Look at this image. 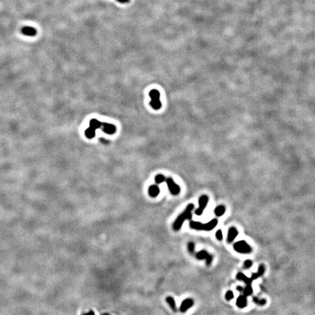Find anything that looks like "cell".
I'll return each mask as SVG.
<instances>
[{
	"label": "cell",
	"instance_id": "cell-1",
	"mask_svg": "<svg viewBox=\"0 0 315 315\" xmlns=\"http://www.w3.org/2000/svg\"><path fill=\"white\" fill-rule=\"evenodd\" d=\"M194 209L193 204H189L185 208V210L182 214H180L173 225V228L174 231H179L182 228V225H183L184 222L186 220H191L192 218V211Z\"/></svg>",
	"mask_w": 315,
	"mask_h": 315
},
{
	"label": "cell",
	"instance_id": "cell-2",
	"mask_svg": "<svg viewBox=\"0 0 315 315\" xmlns=\"http://www.w3.org/2000/svg\"><path fill=\"white\" fill-rule=\"evenodd\" d=\"M218 223V220L217 219L212 220L211 221L208 222L206 223H201L198 221H194V220H190V228L197 231H210L213 230L217 226Z\"/></svg>",
	"mask_w": 315,
	"mask_h": 315
},
{
	"label": "cell",
	"instance_id": "cell-3",
	"mask_svg": "<svg viewBox=\"0 0 315 315\" xmlns=\"http://www.w3.org/2000/svg\"><path fill=\"white\" fill-rule=\"evenodd\" d=\"M149 96L150 99V106L155 110L160 109L161 107V102L160 100V92L156 89H153L149 93Z\"/></svg>",
	"mask_w": 315,
	"mask_h": 315
},
{
	"label": "cell",
	"instance_id": "cell-4",
	"mask_svg": "<svg viewBox=\"0 0 315 315\" xmlns=\"http://www.w3.org/2000/svg\"><path fill=\"white\" fill-rule=\"evenodd\" d=\"M233 249L236 252L242 254H248L252 253V248L245 241H239L233 244Z\"/></svg>",
	"mask_w": 315,
	"mask_h": 315
},
{
	"label": "cell",
	"instance_id": "cell-5",
	"mask_svg": "<svg viewBox=\"0 0 315 315\" xmlns=\"http://www.w3.org/2000/svg\"><path fill=\"white\" fill-rule=\"evenodd\" d=\"M209 202V197L206 195H204V196H201V197L198 199V207L196 211H195V214L198 216H200L203 214L205 208L207 206V204Z\"/></svg>",
	"mask_w": 315,
	"mask_h": 315
},
{
	"label": "cell",
	"instance_id": "cell-6",
	"mask_svg": "<svg viewBox=\"0 0 315 315\" xmlns=\"http://www.w3.org/2000/svg\"><path fill=\"white\" fill-rule=\"evenodd\" d=\"M196 257L198 260L202 261V260H206V266H210L212 264L213 260V256L212 255L209 254L207 251L206 250H201L200 252L196 254Z\"/></svg>",
	"mask_w": 315,
	"mask_h": 315
},
{
	"label": "cell",
	"instance_id": "cell-7",
	"mask_svg": "<svg viewBox=\"0 0 315 315\" xmlns=\"http://www.w3.org/2000/svg\"><path fill=\"white\" fill-rule=\"evenodd\" d=\"M166 182L172 195H177L180 192V188L178 185L175 183L172 178H166Z\"/></svg>",
	"mask_w": 315,
	"mask_h": 315
},
{
	"label": "cell",
	"instance_id": "cell-8",
	"mask_svg": "<svg viewBox=\"0 0 315 315\" xmlns=\"http://www.w3.org/2000/svg\"><path fill=\"white\" fill-rule=\"evenodd\" d=\"M101 128H102L101 129L104 133L109 134V135H112L116 132V127L112 124L107 123H102Z\"/></svg>",
	"mask_w": 315,
	"mask_h": 315
},
{
	"label": "cell",
	"instance_id": "cell-9",
	"mask_svg": "<svg viewBox=\"0 0 315 315\" xmlns=\"http://www.w3.org/2000/svg\"><path fill=\"white\" fill-rule=\"evenodd\" d=\"M193 304H194V301H193V299L191 298L185 299V300L182 301L181 306H180V312H182V313H185V312H187V311H188L190 307L193 306Z\"/></svg>",
	"mask_w": 315,
	"mask_h": 315
},
{
	"label": "cell",
	"instance_id": "cell-10",
	"mask_svg": "<svg viewBox=\"0 0 315 315\" xmlns=\"http://www.w3.org/2000/svg\"><path fill=\"white\" fill-rule=\"evenodd\" d=\"M239 234V232H238L237 229L234 227H231L229 228L228 232V237H227V242L228 243H231L234 241V239H236V236Z\"/></svg>",
	"mask_w": 315,
	"mask_h": 315
},
{
	"label": "cell",
	"instance_id": "cell-11",
	"mask_svg": "<svg viewBox=\"0 0 315 315\" xmlns=\"http://www.w3.org/2000/svg\"><path fill=\"white\" fill-rule=\"evenodd\" d=\"M247 305V299L246 296H244V295H239L237 300H236V306L239 308H245Z\"/></svg>",
	"mask_w": 315,
	"mask_h": 315
},
{
	"label": "cell",
	"instance_id": "cell-12",
	"mask_svg": "<svg viewBox=\"0 0 315 315\" xmlns=\"http://www.w3.org/2000/svg\"><path fill=\"white\" fill-rule=\"evenodd\" d=\"M236 279L238 280H241L242 282H244L246 284V285L252 286V282L253 281V279H251V278L246 277L243 273H238L237 275H236Z\"/></svg>",
	"mask_w": 315,
	"mask_h": 315
},
{
	"label": "cell",
	"instance_id": "cell-13",
	"mask_svg": "<svg viewBox=\"0 0 315 315\" xmlns=\"http://www.w3.org/2000/svg\"><path fill=\"white\" fill-rule=\"evenodd\" d=\"M148 193L150 196L153 197V198H155L158 196L159 193H160V189H159L158 186L156 185H153L150 186L148 189Z\"/></svg>",
	"mask_w": 315,
	"mask_h": 315
},
{
	"label": "cell",
	"instance_id": "cell-14",
	"mask_svg": "<svg viewBox=\"0 0 315 315\" xmlns=\"http://www.w3.org/2000/svg\"><path fill=\"white\" fill-rule=\"evenodd\" d=\"M22 33L23 34L26 36H34L36 34V31L34 28L30 27H23L21 30Z\"/></svg>",
	"mask_w": 315,
	"mask_h": 315
},
{
	"label": "cell",
	"instance_id": "cell-15",
	"mask_svg": "<svg viewBox=\"0 0 315 315\" xmlns=\"http://www.w3.org/2000/svg\"><path fill=\"white\" fill-rule=\"evenodd\" d=\"M101 124L102 123L98 121L97 119H91L89 123V127L96 131L98 129L101 127Z\"/></svg>",
	"mask_w": 315,
	"mask_h": 315
},
{
	"label": "cell",
	"instance_id": "cell-16",
	"mask_svg": "<svg viewBox=\"0 0 315 315\" xmlns=\"http://www.w3.org/2000/svg\"><path fill=\"white\" fill-rule=\"evenodd\" d=\"M225 210H226L225 206H223V205H220V206H218L216 208H215L214 213H215V215H216L217 217H221L225 214Z\"/></svg>",
	"mask_w": 315,
	"mask_h": 315
},
{
	"label": "cell",
	"instance_id": "cell-17",
	"mask_svg": "<svg viewBox=\"0 0 315 315\" xmlns=\"http://www.w3.org/2000/svg\"><path fill=\"white\" fill-rule=\"evenodd\" d=\"M166 302L169 305V306L172 308L174 312H177V306H176V303H175L174 299L171 296H168L166 298Z\"/></svg>",
	"mask_w": 315,
	"mask_h": 315
},
{
	"label": "cell",
	"instance_id": "cell-18",
	"mask_svg": "<svg viewBox=\"0 0 315 315\" xmlns=\"http://www.w3.org/2000/svg\"><path fill=\"white\" fill-rule=\"evenodd\" d=\"M86 137L88 139H93L96 135V131L92 129L91 128H88L85 131Z\"/></svg>",
	"mask_w": 315,
	"mask_h": 315
},
{
	"label": "cell",
	"instance_id": "cell-19",
	"mask_svg": "<svg viewBox=\"0 0 315 315\" xmlns=\"http://www.w3.org/2000/svg\"><path fill=\"white\" fill-rule=\"evenodd\" d=\"M253 302H254L255 304H257V305L264 306V305H266V299H261L259 298L255 297V296L253 298Z\"/></svg>",
	"mask_w": 315,
	"mask_h": 315
},
{
	"label": "cell",
	"instance_id": "cell-20",
	"mask_svg": "<svg viewBox=\"0 0 315 315\" xmlns=\"http://www.w3.org/2000/svg\"><path fill=\"white\" fill-rule=\"evenodd\" d=\"M253 287H252V286L247 285L246 287L244 288V291H243V293H244V296L247 297V296H249V295H252V294H253Z\"/></svg>",
	"mask_w": 315,
	"mask_h": 315
},
{
	"label": "cell",
	"instance_id": "cell-21",
	"mask_svg": "<svg viewBox=\"0 0 315 315\" xmlns=\"http://www.w3.org/2000/svg\"><path fill=\"white\" fill-rule=\"evenodd\" d=\"M156 184H161L162 182L166 181V177L163 174H158L155 178Z\"/></svg>",
	"mask_w": 315,
	"mask_h": 315
},
{
	"label": "cell",
	"instance_id": "cell-22",
	"mask_svg": "<svg viewBox=\"0 0 315 315\" xmlns=\"http://www.w3.org/2000/svg\"><path fill=\"white\" fill-rule=\"evenodd\" d=\"M188 249L189 253L191 255L195 254V244L193 242H190L188 243Z\"/></svg>",
	"mask_w": 315,
	"mask_h": 315
},
{
	"label": "cell",
	"instance_id": "cell-23",
	"mask_svg": "<svg viewBox=\"0 0 315 315\" xmlns=\"http://www.w3.org/2000/svg\"><path fill=\"white\" fill-rule=\"evenodd\" d=\"M225 299L227 300H231L233 298H234V295H233V292L231 290H228V292L225 293Z\"/></svg>",
	"mask_w": 315,
	"mask_h": 315
},
{
	"label": "cell",
	"instance_id": "cell-24",
	"mask_svg": "<svg viewBox=\"0 0 315 315\" xmlns=\"http://www.w3.org/2000/svg\"><path fill=\"white\" fill-rule=\"evenodd\" d=\"M265 271H266V268H265V266H264V265H263V264H261V265H260V266H259V267H258L257 273L259 274V275L261 276V277H262V276L264 274V273H265Z\"/></svg>",
	"mask_w": 315,
	"mask_h": 315
},
{
	"label": "cell",
	"instance_id": "cell-25",
	"mask_svg": "<svg viewBox=\"0 0 315 315\" xmlns=\"http://www.w3.org/2000/svg\"><path fill=\"white\" fill-rule=\"evenodd\" d=\"M215 236H216V238L218 239V240H219V241H222L223 239V231H222L221 230H218V231L216 232Z\"/></svg>",
	"mask_w": 315,
	"mask_h": 315
},
{
	"label": "cell",
	"instance_id": "cell-26",
	"mask_svg": "<svg viewBox=\"0 0 315 315\" xmlns=\"http://www.w3.org/2000/svg\"><path fill=\"white\" fill-rule=\"evenodd\" d=\"M252 266H253V261L250 260H247L244 262V267L246 269H249Z\"/></svg>",
	"mask_w": 315,
	"mask_h": 315
},
{
	"label": "cell",
	"instance_id": "cell-27",
	"mask_svg": "<svg viewBox=\"0 0 315 315\" xmlns=\"http://www.w3.org/2000/svg\"><path fill=\"white\" fill-rule=\"evenodd\" d=\"M259 277H261V276L259 275V274L258 273H253V274H252V277H251V279H253V280H255V279H257V278H259Z\"/></svg>",
	"mask_w": 315,
	"mask_h": 315
},
{
	"label": "cell",
	"instance_id": "cell-28",
	"mask_svg": "<svg viewBox=\"0 0 315 315\" xmlns=\"http://www.w3.org/2000/svg\"><path fill=\"white\" fill-rule=\"evenodd\" d=\"M236 290H237L239 292H243V291H244V287H241V286H238V287H236Z\"/></svg>",
	"mask_w": 315,
	"mask_h": 315
},
{
	"label": "cell",
	"instance_id": "cell-29",
	"mask_svg": "<svg viewBox=\"0 0 315 315\" xmlns=\"http://www.w3.org/2000/svg\"><path fill=\"white\" fill-rule=\"evenodd\" d=\"M117 1L121 3H128L130 2V0H117Z\"/></svg>",
	"mask_w": 315,
	"mask_h": 315
},
{
	"label": "cell",
	"instance_id": "cell-30",
	"mask_svg": "<svg viewBox=\"0 0 315 315\" xmlns=\"http://www.w3.org/2000/svg\"><path fill=\"white\" fill-rule=\"evenodd\" d=\"M83 315H95V314H94V312H93V311H90L88 313H86V314H83Z\"/></svg>",
	"mask_w": 315,
	"mask_h": 315
}]
</instances>
